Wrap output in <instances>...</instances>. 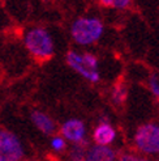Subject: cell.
<instances>
[{
    "instance_id": "cell-1",
    "label": "cell",
    "mask_w": 159,
    "mask_h": 161,
    "mask_svg": "<svg viewBox=\"0 0 159 161\" xmlns=\"http://www.w3.org/2000/svg\"><path fill=\"white\" fill-rule=\"evenodd\" d=\"M23 46L34 59L44 62L55 54V43L50 31L42 26L30 28L23 34Z\"/></svg>"
},
{
    "instance_id": "cell-2",
    "label": "cell",
    "mask_w": 159,
    "mask_h": 161,
    "mask_svg": "<svg viewBox=\"0 0 159 161\" xmlns=\"http://www.w3.org/2000/svg\"><path fill=\"white\" fill-rule=\"evenodd\" d=\"M105 33L103 21L98 17H84L76 19L70 24L69 34L72 41L80 46H91L97 43Z\"/></svg>"
},
{
    "instance_id": "cell-3",
    "label": "cell",
    "mask_w": 159,
    "mask_h": 161,
    "mask_svg": "<svg viewBox=\"0 0 159 161\" xmlns=\"http://www.w3.org/2000/svg\"><path fill=\"white\" fill-rule=\"evenodd\" d=\"M65 62L70 69L77 72L86 81L91 84H98L100 81L99 62L94 54L69 50L65 55Z\"/></svg>"
},
{
    "instance_id": "cell-4",
    "label": "cell",
    "mask_w": 159,
    "mask_h": 161,
    "mask_svg": "<svg viewBox=\"0 0 159 161\" xmlns=\"http://www.w3.org/2000/svg\"><path fill=\"white\" fill-rule=\"evenodd\" d=\"M133 146L146 157L159 156V125L149 122L138 126L133 135Z\"/></svg>"
},
{
    "instance_id": "cell-5",
    "label": "cell",
    "mask_w": 159,
    "mask_h": 161,
    "mask_svg": "<svg viewBox=\"0 0 159 161\" xmlns=\"http://www.w3.org/2000/svg\"><path fill=\"white\" fill-rule=\"evenodd\" d=\"M25 148L21 139L9 130H0V161H21Z\"/></svg>"
},
{
    "instance_id": "cell-6",
    "label": "cell",
    "mask_w": 159,
    "mask_h": 161,
    "mask_svg": "<svg viewBox=\"0 0 159 161\" xmlns=\"http://www.w3.org/2000/svg\"><path fill=\"white\" fill-rule=\"evenodd\" d=\"M86 125L84 120L78 118L67 119L64 123H61L59 128V135L70 144H81L86 142Z\"/></svg>"
},
{
    "instance_id": "cell-7",
    "label": "cell",
    "mask_w": 159,
    "mask_h": 161,
    "mask_svg": "<svg viewBox=\"0 0 159 161\" xmlns=\"http://www.w3.org/2000/svg\"><path fill=\"white\" fill-rule=\"evenodd\" d=\"M30 120L35 126L37 130L46 136H52L58 131L56 122L44 111L33 110L30 113Z\"/></svg>"
},
{
    "instance_id": "cell-8",
    "label": "cell",
    "mask_w": 159,
    "mask_h": 161,
    "mask_svg": "<svg viewBox=\"0 0 159 161\" xmlns=\"http://www.w3.org/2000/svg\"><path fill=\"white\" fill-rule=\"evenodd\" d=\"M116 130L110 120H99L93 131V142L98 146H111L116 139Z\"/></svg>"
},
{
    "instance_id": "cell-9",
    "label": "cell",
    "mask_w": 159,
    "mask_h": 161,
    "mask_svg": "<svg viewBox=\"0 0 159 161\" xmlns=\"http://www.w3.org/2000/svg\"><path fill=\"white\" fill-rule=\"evenodd\" d=\"M86 161H116L117 153L110 146H89L84 157Z\"/></svg>"
},
{
    "instance_id": "cell-10",
    "label": "cell",
    "mask_w": 159,
    "mask_h": 161,
    "mask_svg": "<svg viewBox=\"0 0 159 161\" xmlns=\"http://www.w3.org/2000/svg\"><path fill=\"white\" fill-rule=\"evenodd\" d=\"M128 98V86L124 83H117L114 85L112 92H111V100L115 105L121 106Z\"/></svg>"
},
{
    "instance_id": "cell-11",
    "label": "cell",
    "mask_w": 159,
    "mask_h": 161,
    "mask_svg": "<svg viewBox=\"0 0 159 161\" xmlns=\"http://www.w3.org/2000/svg\"><path fill=\"white\" fill-rule=\"evenodd\" d=\"M133 0H98V3L102 7L106 8H114V9H126Z\"/></svg>"
},
{
    "instance_id": "cell-12",
    "label": "cell",
    "mask_w": 159,
    "mask_h": 161,
    "mask_svg": "<svg viewBox=\"0 0 159 161\" xmlns=\"http://www.w3.org/2000/svg\"><path fill=\"white\" fill-rule=\"evenodd\" d=\"M67 146L68 143L67 140L63 138L61 135H52L51 139H50V147L54 152H58V153H60V152H64L67 149Z\"/></svg>"
},
{
    "instance_id": "cell-13",
    "label": "cell",
    "mask_w": 159,
    "mask_h": 161,
    "mask_svg": "<svg viewBox=\"0 0 159 161\" xmlns=\"http://www.w3.org/2000/svg\"><path fill=\"white\" fill-rule=\"evenodd\" d=\"M87 147H89L87 142L81 143V144H72V148H70V151H69V156H70V158H72V161L84 158Z\"/></svg>"
},
{
    "instance_id": "cell-14",
    "label": "cell",
    "mask_w": 159,
    "mask_h": 161,
    "mask_svg": "<svg viewBox=\"0 0 159 161\" xmlns=\"http://www.w3.org/2000/svg\"><path fill=\"white\" fill-rule=\"evenodd\" d=\"M116 161H151L149 157L141 155V153H136V152H125L121 153L120 156H117Z\"/></svg>"
},
{
    "instance_id": "cell-15",
    "label": "cell",
    "mask_w": 159,
    "mask_h": 161,
    "mask_svg": "<svg viewBox=\"0 0 159 161\" xmlns=\"http://www.w3.org/2000/svg\"><path fill=\"white\" fill-rule=\"evenodd\" d=\"M147 86L155 98H159V75H150L147 79Z\"/></svg>"
},
{
    "instance_id": "cell-16",
    "label": "cell",
    "mask_w": 159,
    "mask_h": 161,
    "mask_svg": "<svg viewBox=\"0 0 159 161\" xmlns=\"http://www.w3.org/2000/svg\"><path fill=\"white\" fill-rule=\"evenodd\" d=\"M41 2H43V3H49V2H54V0H41Z\"/></svg>"
},
{
    "instance_id": "cell-17",
    "label": "cell",
    "mask_w": 159,
    "mask_h": 161,
    "mask_svg": "<svg viewBox=\"0 0 159 161\" xmlns=\"http://www.w3.org/2000/svg\"><path fill=\"white\" fill-rule=\"evenodd\" d=\"M73 161H86L85 158H81V160H73Z\"/></svg>"
},
{
    "instance_id": "cell-18",
    "label": "cell",
    "mask_w": 159,
    "mask_h": 161,
    "mask_svg": "<svg viewBox=\"0 0 159 161\" xmlns=\"http://www.w3.org/2000/svg\"><path fill=\"white\" fill-rule=\"evenodd\" d=\"M28 161H38V160H28Z\"/></svg>"
}]
</instances>
